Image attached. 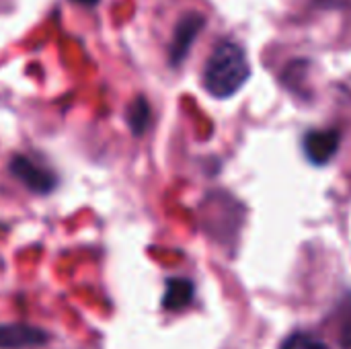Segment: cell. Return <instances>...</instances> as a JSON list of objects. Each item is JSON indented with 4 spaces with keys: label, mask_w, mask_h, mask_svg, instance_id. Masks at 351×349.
Returning <instances> with one entry per match:
<instances>
[{
    "label": "cell",
    "mask_w": 351,
    "mask_h": 349,
    "mask_svg": "<svg viewBox=\"0 0 351 349\" xmlns=\"http://www.w3.org/2000/svg\"><path fill=\"white\" fill-rule=\"evenodd\" d=\"M251 78L247 51L237 41H220L210 53L204 68V88L216 99L237 95Z\"/></svg>",
    "instance_id": "cell-1"
},
{
    "label": "cell",
    "mask_w": 351,
    "mask_h": 349,
    "mask_svg": "<svg viewBox=\"0 0 351 349\" xmlns=\"http://www.w3.org/2000/svg\"><path fill=\"white\" fill-rule=\"evenodd\" d=\"M8 169L33 193H41V195L49 193L56 187V181H58L51 171L39 167L37 163H33L29 156H23V154L12 156L10 163H8Z\"/></svg>",
    "instance_id": "cell-2"
},
{
    "label": "cell",
    "mask_w": 351,
    "mask_h": 349,
    "mask_svg": "<svg viewBox=\"0 0 351 349\" xmlns=\"http://www.w3.org/2000/svg\"><path fill=\"white\" fill-rule=\"evenodd\" d=\"M204 25H206V19L199 12H189L179 21L177 29L173 33L171 45H169V62H171V66H181L183 64V60L187 58V53H189V49H191V45L195 41V37L202 33Z\"/></svg>",
    "instance_id": "cell-3"
},
{
    "label": "cell",
    "mask_w": 351,
    "mask_h": 349,
    "mask_svg": "<svg viewBox=\"0 0 351 349\" xmlns=\"http://www.w3.org/2000/svg\"><path fill=\"white\" fill-rule=\"evenodd\" d=\"M339 144H341V132L335 130V128H329V130H311L302 138L304 154L317 167H323V165L331 163L333 156L339 150Z\"/></svg>",
    "instance_id": "cell-4"
},
{
    "label": "cell",
    "mask_w": 351,
    "mask_h": 349,
    "mask_svg": "<svg viewBox=\"0 0 351 349\" xmlns=\"http://www.w3.org/2000/svg\"><path fill=\"white\" fill-rule=\"evenodd\" d=\"M47 344V333L25 323L0 325V349H31Z\"/></svg>",
    "instance_id": "cell-5"
},
{
    "label": "cell",
    "mask_w": 351,
    "mask_h": 349,
    "mask_svg": "<svg viewBox=\"0 0 351 349\" xmlns=\"http://www.w3.org/2000/svg\"><path fill=\"white\" fill-rule=\"evenodd\" d=\"M193 296H195V288L189 280L171 278L167 282V290L162 296V309H167L171 313L183 311L193 302Z\"/></svg>",
    "instance_id": "cell-6"
},
{
    "label": "cell",
    "mask_w": 351,
    "mask_h": 349,
    "mask_svg": "<svg viewBox=\"0 0 351 349\" xmlns=\"http://www.w3.org/2000/svg\"><path fill=\"white\" fill-rule=\"evenodd\" d=\"M125 121L134 136H142L146 132V128L150 123V105L144 97H136L130 103V107L125 111Z\"/></svg>",
    "instance_id": "cell-7"
},
{
    "label": "cell",
    "mask_w": 351,
    "mask_h": 349,
    "mask_svg": "<svg viewBox=\"0 0 351 349\" xmlns=\"http://www.w3.org/2000/svg\"><path fill=\"white\" fill-rule=\"evenodd\" d=\"M339 346L341 349H351V296H348L339 309Z\"/></svg>",
    "instance_id": "cell-8"
},
{
    "label": "cell",
    "mask_w": 351,
    "mask_h": 349,
    "mask_svg": "<svg viewBox=\"0 0 351 349\" xmlns=\"http://www.w3.org/2000/svg\"><path fill=\"white\" fill-rule=\"evenodd\" d=\"M282 349H329L327 344H323L321 339L308 335V333H302V331H296L292 333L290 337L284 339Z\"/></svg>",
    "instance_id": "cell-9"
},
{
    "label": "cell",
    "mask_w": 351,
    "mask_h": 349,
    "mask_svg": "<svg viewBox=\"0 0 351 349\" xmlns=\"http://www.w3.org/2000/svg\"><path fill=\"white\" fill-rule=\"evenodd\" d=\"M70 2H74V4H80V6H86V8H93V6H97L101 0H70Z\"/></svg>",
    "instance_id": "cell-10"
}]
</instances>
